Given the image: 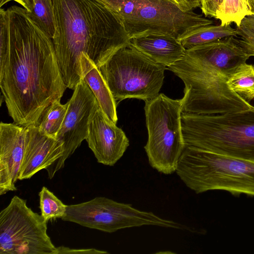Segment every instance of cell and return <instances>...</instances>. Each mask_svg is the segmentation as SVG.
I'll return each instance as SVG.
<instances>
[{"label": "cell", "mask_w": 254, "mask_h": 254, "mask_svg": "<svg viewBox=\"0 0 254 254\" xmlns=\"http://www.w3.org/2000/svg\"><path fill=\"white\" fill-rule=\"evenodd\" d=\"M227 84L236 94L249 103L254 99V64L244 62L230 75Z\"/></svg>", "instance_id": "obj_18"}, {"label": "cell", "mask_w": 254, "mask_h": 254, "mask_svg": "<svg viewBox=\"0 0 254 254\" xmlns=\"http://www.w3.org/2000/svg\"><path fill=\"white\" fill-rule=\"evenodd\" d=\"M61 219L108 233L144 225L182 230L187 228V226L163 219L152 212L141 211L130 204L101 196L86 202L67 205L65 214Z\"/></svg>", "instance_id": "obj_9"}, {"label": "cell", "mask_w": 254, "mask_h": 254, "mask_svg": "<svg viewBox=\"0 0 254 254\" xmlns=\"http://www.w3.org/2000/svg\"><path fill=\"white\" fill-rule=\"evenodd\" d=\"M47 223L26 200L14 196L0 213V254H57Z\"/></svg>", "instance_id": "obj_10"}, {"label": "cell", "mask_w": 254, "mask_h": 254, "mask_svg": "<svg viewBox=\"0 0 254 254\" xmlns=\"http://www.w3.org/2000/svg\"><path fill=\"white\" fill-rule=\"evenodd\" d=\"M0 87L13 123L37 126L66 88L52 38L17 5L0 9Z\"/></svg>", "instance_id": "obj_1"}, {"label": "cell", "mask_w": 254, "mask_h": 254, "mask_svg": "<svg viewBox=\"0 0 254 254\" xmlns=\"http://www.w3.org/2000/svg\"><path fill=\"white\" fill-rule=\"evenodd\" d=\"M25 149L18 179H28L50 166L64 154L63 144L42 133L36 126L25 127Z\"/></svg>", "instance_id": "obj_14"}, {"label": "cell", "mask_w": 254, "mask_h": 254, "mask_svg": "<svg viewBox=\"0 0 254 254\" xmlns=\"http://www.w3.org/2000/svg\"><path fill=\"white\" fill-rule=\"evenodd\" d=\"M178 4L185 10H192L197 7H200V0H170Z\"/></svg>", "instance_id": "obj_26"}, {"label": "cell", "mask_w": 254, "mask_h": 254, "mask_svg": "<svg viewBox=\"0 0 254 254\" xmlns=\"http://www.w3.org/2000/svg\"><path fill=\"white\" fill-rule=\"evenodd\" d=\"M248 15H254V0H246Z\"/></svg>", "instance_id": "obj_28"}, {"label": "cell", "mask_w": 254, "mask_h": 254, "mask_svg": "<svg viewBox=\"0 0 254 254\" xmlns=\"http://www.w3.org/2000/svg\"><path fill=\"white\" fill-rule=\"evenodd\" d=\"M57 254H108L106 251H99L94 249H73L68 247L61 246L57 247Z\"/></svg>", "instance_id": "obj_25"}, {"label": "cell", "mask_w": 254, "mask_h": 254, "mask_svg": "<svg viewBox=\"0 0 254 254\" xmlns=\"http://www.w3.org/2000/svg\"><path fill=\"white\" fill-rule=\"evenodd\" d=\"M247 15L246 0H223L217 11L216 18L221 21L222 25L235 22L238 26Z\"/></svg>", "instance_id": "obj_21"}, {"label": "cell", "mask_w": 254, "mask_h": 254, "mask_svg": "<svg viewBox=\"0 0 254 254\" xmlns=\"http://www.w3.org/2000/svg\"><path fill=\"white\" fill-rule=\"evenodd\" d=\"M68 105V102L62 104L60 100L51 103L43 111L36 126L39 130L46 135L56 138L65 118Z\"/></svg>", "instance_id": "obj_19"}, {"label": "cell", "mask_w": 254, "mask_h": 254, "mask_svg": "<svg viewBox=\"0 0 254 254\" xmlns=\"http://www.w3.org/2000/svg\"><path fill=\"white\" fill-rule=\"evenodd\" d=\"M73 90L68 101L65 118L56 136L63 145L64 154L46 169L50 179L64 166L66 159L73 154L82 141L86 139L90 120L99 107L95 95L82 79Z\"/></svg>", "instance_id": "obj_11"}, {"label": "cell", "mask_w": 254, "mask_h": 254, "mask_svg": "<svg viewBox=\"0 0 254 254\" xmlns=\"http://www.w3.org/2000/svg\"><path fill=\"white\" fill-rule=\"evenodd\" d=\"M238 43L249 56H254V15L246 16L236 26Z\"/></svg>", "instance_id": "obj_23"}, {"label": "cell", "mask_w": 254, "mask_h": 254, "mask_svg": "<svg viewBox=\"0 0 254 254\" xmlns=\"http://www.w3.org/2000/svg\"><path fill=\"white\" fill-rule=\"evenodd\" d=\"M97 161L114 166L129 145L125 133L104 114L100 106L92 115L86 139Z\"/></svg>", "instance_id": "obj_12"}, {"label": "cell", "mask_w": 254, "mask_h": 254, "mask_svg": "<svg viewBox=\"0 0 254 254\" xmlns=\"http://www.w3.org/2000/svg\"><path fill=\"white\" fill-rule=\"evenodd\" d=\"M25 127L13 123L0 124V195L16 190L15 183L23 157Z\"/></svg>", "instance_id": "obj_13"}, {"label": "cell", "mask_w": 254, "mask_h": 254, "mask_svg": "<svg viewBox=\"0 0 254 254\" xmlns=\"http://www.w3.org/2000/svg\"><path fill=\"white\" fill-rule=\"evenodd\" d=\"M10 1H16L29 12L32 10L34 5V0H0V8Z\"/></svg>", "instance_id": "obj_27"}, {"label": "cell", "mask_w": 254, "mask_h": 254, "mask_svg": "<svg viewBox=\"0 0 254 254\" xmlns=\"http://www.w3.org/2000/svg\"><path fill=\"white\" fill-rule=\"evenodd\" d=\"M29 15L36 24L51 38L55 33L54 6L52 0H34Z\"/></svg>", "instance_id": "obj_20"}, {"label": "cell", "mask_w": 254, "mask_h": 254, "mask_svg": "<svg viewBox=\"0 0 254 254\" xmlns=\"http://www.w3.org/2000/svg\"><path fill=\"white\" fill-rule=\"evenodd\" d=\"M200 8L206 16L216 18L219 7L218 0H200Z\"/></svg>", "instance_id": "obj_24"}, {"label": "cell", "mask_w": 254, "mask_h": 254, "mask_svg": "<svg viewBox=\"0 0 254 254\" xmlns=\"http://www.w3.org/2000/svg\"><path fill=\"white\" fill-rule=\"evenodd\" d=\"M80 65L82 79L92 91L104 114L116 124L118 121L116 102L99 68L83 54L80 57Z\"/></svg>", "instance_id": "obj_16"}, {"label": "cell", "mask_w": 254, "mask_h": 254, "mask_svg": "<svg viewBox=\"0 0 254 254\" xmlns=\"http://www.w3.org/2000/svg\"><path fill=\"white\" fill-rule=\"evenodd\" d=\"M186 145L254 161V107L215 115L182 113Z\"/></svg>", "instance_id": "obj_4"}, {"label": "cell", "mask_w": 254, "mask_h": 254, "mask_svg": "<svg viewBox=\"0 0 254 254\" xmlns=\"http://www.w3.org/2000/svg\"><path fill=\"white\" fill-rule=\"evenodd\" d=\"M219 0V6H220V5L222 3L223 0Z\"/></svg>", "instance_id": "obj_29"}, {"label": "cell", "mask_w": 254, "mask_h": 254, "mask_svg": "<svg viewBox=\"0 0 254 254\" xmlns=\"http://www.w3.org/2000/svg\"><path fill=\"white\" fill-rule=\"evenodd\" d=\"M249 58L234 36L186 50L182 59L166 67L185 84L182 113L215 115L252 108L227 84L235 69Z\"/></svg>", "instance_id": "obj_3"}, {"label": "cell", "mask_w": 254, "mask_h": 254, "mask_svg": "<svg viewBox=\"0 0 254 254\" xmlns=\"http://www.w3.org/2000/svg\"><path fill=\"white\" fill-rule=\"evenodd\" d=\"M236 29L231 24L207 25L199 27L188 32L179 39L186 50L230 36H237Z\"/></svg>", "instance_id": "obj_17"}, {"label": "cell", "mask_w": 254, "mask_h": 254, "mask_svg": "<svg viewBox=\"0 0 254 254\" xmlns=\"http://www.w3.org/2000/svg\"><path fill=\"white\" fill-rule=\"evenodd\" d=\"M130 44L155 62L168 67L182 59L186 54L179 39L149 34L130 38Z\"/></svg>", "instance_id": "obj_15"}, {"label": "cell", "mask_w": 254, "mask_h": 254, "mask_svg": "<svg viewBox=\"0 0 254 254\" xmlns=\"http://www.w3.org/2000/svg\"><path fill=\"white\" fill-rule=\"evenodd\" d=\"M148 139L144 146L150 165L158 172H176L185 148L181 122L182 100L163 93L145 101Z\"/></svg>", "instance_id": "obj_7"}, {"label": "cell", "mask_w": 254, "mask_h": 254, "mask_svg": "<svg viewBox=\"0 0 254 254\" xmlns=\"http://www.w3.org/2000/svg\"><path fill=\"white\" fill-rule=\"evenodd\" d=\"M120 17L130 38L160 34L180 39L213 21L170 0H101Z\"/></svg>", "instance_id": "obj_6"}, {"label": "cell", "mask_w": 254, "mask_h": 254, "mask_svg": "<svg viewBox=\"0 0 254 254\" xmlns=\"http://www.w3.org/2000/svg\"><path fill=\"white\" fill-rule=\"evenodd\" d=\"M166 69L130 44L118 50L99 68L116 102L155 98Z\"/></svg>", "instance_id": "obj_8"}, {"label": "cell", "mask_w": 254, "mask_h": 254, "mask_svg": "<svg viewBox=\"0 0 254 254\" xmlns=\"http://www.w3.org/2000/svg\"><path fill=\"white\" fill-rule=\"evenodd\" d=\"M39 195L41 215L47 222L64 216L67 205L46 187L42 188Z\"/></svg>", "instance_id": "obj_22"}, {"label": "cell", "mask_w": 254, "mask_h": 254, "mask_svg": "<svg viewBox=\"0 0 254 254\" xmlns=\"http://www.w3.org/2000/svg\"><path fill=\"white\" fill-rule=\"evenodd\" d=\"M52 1V39L64 84L74 90L82 79V54L99 68L130 39L119 15L101 0Z\"/></svg>", "instance_id": "obj_2"}, {"label": "cell", "mask_w": 254, "mask_h": 254, "mask_svg": "<svg viewBox=\"0 0 254 254\" xmlns=\"http://www.w3.org/2000/svg\"><path fill=\"white\" fill-rule=\"evenodd\" d=\"M176 172L196 193L220 190L254 196V161L186 145Z\"/></svg>", "instance_id": "obj_5"}]
</instances>
